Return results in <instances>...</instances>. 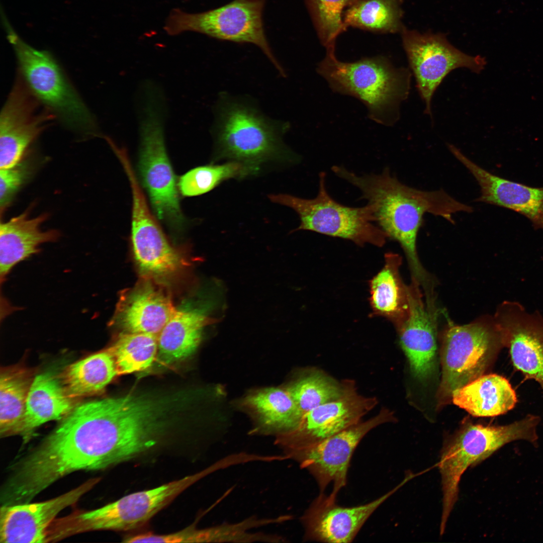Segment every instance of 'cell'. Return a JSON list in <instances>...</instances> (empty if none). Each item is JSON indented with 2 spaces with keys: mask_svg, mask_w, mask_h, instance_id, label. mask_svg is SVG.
Listing matches in <instances>:
<instances>
[{
  "mask_svg": "<svg viewBox=\"0 0 543 543\" xmlns=\"http://www.w3.org/2000/svg\"><path fill=\"white\" fill-rule=\"evenodd\" d=\"M149 428L127 396L75 406L45 439L18 463L5 483L15 503L31 502L54 483L78 471L113 467L145 452Z\"/></svg>",
  "mask_w": 543,
  "mask_h": 543,
  "instance_id": "6da1fadb",
  "label": "cell"
},
{
  "mask_svg": "<svg viewBox=\"0 0 543 543\" xmlns=\"http://www.w3.org/2000/svg\"><path fill=\"white\" fill-rule=\"evenodd\" d=\"M331 169L337 176L357 188L361 192V198L372 206L375 224L403 249L412 280L424 289L430 287V278L420 263L416 248L424 215L428 213L440 216L454 224V214L471 213L473 208L443 190L425 191L407 186L388 168L379 174L363 175L342 166L334 165Z\"/></svg>",
  "mask_w": 543,
  "mask_h": 543,
  "instance_id": "7a4b0ae2",
  "label": "cell"
},
{
  "mask_svg": "<svg viewBox=\"0 0 543 543\" xmlns=\"http://www.w3.org/2000/svg\"><path fill=\"white\" fill-rule=\"evenodd\" d=\"M140 143L138 179L159 221L173 232L183 231L187 221L180 203L178 179L165 140L167 105L163 89L148 87L139 94Z\"/></svg>",
  "mask_w": 543,
  "mask_h": 543,
  "instance_id": "3957f363",
  "label": "cell"
},
{
  "mask_svg": "<svg viewBox=\"0 0 543 543\" xmlns=\"http://www.w3.org/2000/svg\"><path fill=\"white\" fill-rule=\"evenodd\" d=\"M326 49L316 70L330 89L360 101L368 109L369 117L376 123L394 125L399 117L400 105L409 94V70L395 67L384 56L343 62L336 58L335 47Z\"/></svg>",
  "mask_w": 543,
  "mask_h": 543,
  "instance_id": "277c9868",
  "label": "cell"
},
{
  "mask_svg": "<svg viewBox=\"0 0 543 543\" xmlns=\"http://www.w3.org/2000/svg\"><path fill=\"white\" fill-rule=\"evenodd\" d=\"M215 113L214 159L239 162L254 175L269 161L293 157L282 140L289 125L265 117L248 101L221 95Z\"/></svg>",
  "mask_w": 543,
  "mask_h": 543,
  "instance_id": "5b68a950",
  "label": "cell"
},
{
  "mask_svg": "<svg viewBox=\"0 0 543 543\" xmlns=\"http://www.w3.org/2000/svg\"><path fill=\"white\" fill-rule=\"evenodd\" d=\"M537 416L529 415L503 426L469 424L444 442L438 467L441 475L442 509L440 533L443 534L448 517L458 499L459 484L465 472L484 461L505 444L516 440L535 443Z\"/></svg>",
  "mask_w": 543,
  "mask_h": 543,
  "instance_id": "8992f818",
  "label": "cell"
},
{
  "mask_svg": "<svg viewBox=\"0 0 543 543\" xmlns=\"http://www.w3.org/2000/svg\"><path fill=\"white\" fill-rule=\"evenodd\" d=\"M8 32L19 72L33 94L68 129L97 135L94 117L51 54L32 47L14 32Z\"/></svg>",
  "mask_w": 543,
  "mask_h": 543,
  "instance_id": "52a82bcc",
  "label": "cell"
},
{
  "mask_svg": "<svg viewBox=\"0 0 543 543\" xmlns=\"http://www.w3.org/2000/svg\"><path fill=\"white\" fill-rule=\"evenodd\" d=\"M220 469L214 463L195 474L158 487L134 492L100 508L75 511L61 518L66 537L97 530L126 531L148 521L179 494L206 476Z\"/></svg>",
  "mask_w": 543,
  "mask_h": 543,
  "instance_id": "ba28073f",
  "label": "cell"
},
{
  "mask_svg": "<svg viewBox=\"0 0 543 543\" xmlns=\"http://www.w3.org/2000/svg\"><path fill=\"white\" fill-rule=\"evenodd\" d=\"M501 346L494 316L462 325L449 323L442 337L439 398L444 402L451 399L454 391L483 375Z\"/></svg>",
  "mask_w": 543,
  "mask_h": 543,
  "instance_id": "9c48e42d",
  "label": "cell"
},
{
  "mask_svg": "<svg viewBox=\"0 0 543 543\" xmlns=\"http://www.w3.org/2000/svg\"><path fill=\"white\" fill-rule=\"evenodd\" d=\"M326 174L319 173L318 194L312 199L288 194H271L270 200L293 209L300 219L294 231L309 230L333 237L350 240L359 246L371 244L383 246L388 238L376 224L372 205L358 208L341 204L328 194Z\"/></svg>",
  "mask_w": 543,
  "mask_h": 543,
  "instance_id": "30bf717a",
  "label": "cell"
},
{
  "mask_svg": "<svg viewBox=\"0 0 543 543\" xmlns=\"http://www.w3.org/2000/svg\"><path fill=\"white\" fill-rule=\"evenodd\" d=\"M264 4V0H234L216 9L193 14L174 9L165 20L164 29L169 35L191 31L220 40L253 44L285 76L265 34L262 21Z\"/></svg>",
  "mask_w": 543,
  "mask_h": 543,
  "instance_id": "8fae6325",
  "label": "cell"
},
{
  "mask_svg": "<svg viewBox=\"0 0 543 543\" xmlns=\"http://www.w3.org/2000/svg\"><path fill=\"white\" fill-rule=\"evenodd\" d=\"M401 34L410 68L425 104V113L431 116L433 95L450 71L466 68L479 73L486 65L484 57L465 54L449 43L443 34L421 33L405 27Z\"/></svg>",
  "mask_w": 543,
  "mask_h": 543,
  "instance_id": "7c38bea8",
  "label": "cell"
},
{
  "mask_svg": "<svg viewBox=\"0 0 543 543\" xmlns=\"http://www.w3.org/2000/svg\"><path fill=\"white\" fill-rule=\"evenodd\" d=\"M122 166L132 192L131 240L137 263L141 271L153 278L173 274L186 261L170 244L150 209L131 160L124 159Z\"/></svg>",
  "mask_w": 543,
  "mask_h": 543,
  "instance_id": "4fadbf2b",
  "label": "cell"
},
{
  "mask_svg": "<svg viewBox=\"0 0 543 543\" xmlns=\"http://www.w3.org/2000/svg\"><path fill=\"white\" fill-rule=\"evenodd\" d=\"M377 403L376 398L358 394L354 383L346 381L340 397L304 414L293 431L277 437L275 442L288 459L291 455L358 423Z\"/></svg>",
  "mask_w": 543,
  "mask_h": 543,
  "instance_id": "5bb4252c",
  "label": "cell"
},
{
  "mask_svg": "<svg viewBox=\"0 0 543 543\" xmlns=\"http://www.w3.org/2000/svg\"><path fill=\"white\" fill-rule=\"evenodd\" d=\"M0 116V169L12 167L56 116L31 92L18 71Z\"/></svg>",
  "mask_w": 543,
  "mask_h": 543,
  "instance_id": "9a60e30c",
  "label": "cell"
},
{
  "mask_svg": "<svg viewBox=\"0 0 543 543\" xmlns=\"http://www.w3.org/2000/svg\"><path fill=\"white\" fill-rule=\"evenodd\" d=\"M394 420L392 412L383 408L373 418L345 429L310 448L295 452L288 459L296 461L310 473L320 492L331 484L333 488L330 493L337 496L346 485L350 460L360 440L373 428Z\"/></svg>",
  "mask_w": 543,
  "mask_h": 543,
  "instance_id": "2e32d148",
  "label": "cell"
},
{
  "mask_svg": "<svg viewBox=\"0 0 543 543\" xmlns=\"http://www.w3.org/2000/svg\"><path fill=\"white\" fill-rule=\"evenodd\" d=\"M494 316L514 367L543 389L542 316L537 311L528 312L518 302L506 301Z\"/></svg>",
  "mask_w": 543,
  "mask_h": 543,
  "instance_id": "e0dca14e",
  "label": "cell"
},
{
  "mask_svg": "<svg viewBox=\"0 0 543 543\" xmlns=\"http://www.w3.org/2000/svg\"><path fill=\"white\" fill-rule=\"evenodd\" d=\"M368 503L344 507L336 503V496L320 492L301 517L305 541L352 542L373 513L408 480Z\"/></svg>",
  "mask_w": 543,
  "mask_h": 543,
  "instance_id": "ac0fdd59",
  "label": "cell"
},
{
  "mask_svg": "<svg viewBox=\"0 0 543 543\" xmlns=\"http://www.w3.org/2000/svg\"><path fill=\"white\" fill-rule=\"evenodd\" d=\"M100 478H92L79 486L51 499L36 503L2 505L1 543L47 542V531L56 516L75 504L92 489Z\"/></svg>",
  "mask_w": 543,
  "mask_h": 543,
  "instance_id": "d6986e66",
  "label": "cell"
},
{
  "mask_svg": "<svg viewBox=\"0 0 543 543\" xmlns=\"http://www.w3.org/2000/svg\"><path fill=\"white\" fill-rule=\"evenodd\" d=\"M408 290L409 314L397 330L412 372L422 379L429 376L435 367L437 310L434 301L424 302L420 285L416 282L412 281Z\"/></svg>",
  "mask_w": 543,
  "mask_h": 543,
  "instance_id": "ffe728a7",
  "label": "cell"
},
{
  "mask_svg": "<svg viewBox=\"0 0 543 543\" xmlns=\"http://www.w3.org/2000/svg\"><path fill=\"white\" fill-rule=\"evenodd\" d=\"M447 146L478 183L481 194L477 202L516 212L528 218L535 229L543 230V187L528 186L494 174L474 162L455 146Z\"/></svg>",
  "mask_w": 543,
  "mask_h": 543,
  "instance_id": "44dd1931",
  "label": "cell"
},
{
  "mask_svg": "<svg viewBox=\"0 0 543 543\" xmlns=\"http://www.w3.org/2000/svg\"><path fill=\"white\" fill-rule=\"evenodd\" d=\"M175 309L169 292L148 278L121 297L113 322L124 332L158 336Z\"/></svg>",
  "mask_w": 543,
  "mask_h": 543,
  "instance_id": "7402d4cb",
  "label": "cell"
},
{
  "mask_svg": "<svg viewBox=\"0 0 543 543\" xmlns=\"http://www.w3.org/2000/svg\"><path fill=\"white\" fill-rule=\"evenodd\" d=\"M217 319L206 306L192 299L183 301L157 336L159 362L169 365L183 361L196 350L204 327Z\"/></svg>",
  "mask_w": 543,
  "mask_h": 543,
  "instance_id": "603a6c76",
  "label": "cell"
},
{
  "mask_svg": "<svg viewBox=\"0 0 543 543\" xmlns=\"http://www.w3.org/2000/svg\"><path fill=\"white\" fill-rule=\"evenodd\" d=\"M72 399L56 375L46 372L36 376L30 388L19 435L26 442L43 424L63 419L75 407Z\"/></svg>",
  "mask_w": 543,
  "mask_h": 543,
  "instance_id": "cb8c5ba5",
  "label": "cell"
},
{
  "mask_svg": "<svg viewBox=\"0 0 543 543\" xmlns=\"http://www.w3.org/2000/svg\"><path fill=\"white\" fill-rule=\"evenodd\" d=\"M28 212L13 217L0 225V276L5 278L20 261L35 254L39 246L54 241L59 233L56 230L42 231L40 227L46 214L31 218Z\"/></svg>",
  "mask_w": 543,
  "mask_h": 543,
  "instance_id": "d4e9b609",
  "label": "cell"
},
{
  "mask_svg": "<svg viewBox=\"0 0 543 543\" xmlns=\"http://www.w3.org/2000/svg\"><path fill=\"white\" fill-rule=\"evenodd\" d=\"M454 404L474 416L492 417L513 409L517 402L507 380L498 375H482L452 392Z\"/></svg>",
  "mask_w": 543,
  "mask_h": 543,
  "instance_id": "484cf974",
  "label": "cell"
},
{
  "mask_svg": "<svg viewBox=\"0 0 543 543\" xmlns=\"http://www.w3.org/2000/svg\"><path fill=\"white\" fill-rule=\"evenodd\" d=\"M401 260L397 254H386L384 266L370 284L373 314L387 318L397 329L405 321L409 310L408 286L399 273Z\"/></svg>",
  "mask_w": 543,
  "mask_h": 543,
  "instance_id": "4316f807",
  "label": "cell"
},
{
  "mask_svg": "<svg viewBox=\"0 0 543 543\" xmlns=\"http://www.w3.org/2000/svg\"><path fill=\"white\" fill-rule=\"evenodd\" d=\"M244 404L258 418L254 431L276 438L293 431L302 416L287 388L258 390L247 396Z\"/></svg>",
  "mask_w": 543,
  "mask_h": 543,
  "instance_id": "83f0119b",
  "label": "cell"
},
{
  "mask_svg": "<svg viewBox=\"0 0 543 543\" xmlns=\"http://www.w3.org/2000/svg\"><path fill=\"white\" fill-rule=\"evenodd\" d=\"M117 374L114 357L109 349L68 366L62 381L69 395L74 398L101 392Z\"/></svg>",
  "mask_w": 543,
  "mask_h": 543,
  "instance_id": "f1b7e54d",
  "label": "cell"
},
{
  "mask_svg": "<svg viewBox=\"0 0 543 543\" xmlns=\"http://www.w3.org/2000/svg\"><path fill=\"white\" fill-rule=\"evenodd\" d=\"M33 380L23 370L4 371L0 377V434H19Z\"/></svg>",
  "mask_w": 543,
  "mask_h": 543,
  "instance_id": "f546056e",
  "label": "cell"
},
{
  "mask_svg": "<svg viewBox=\"0 0 543 543\" xmlns=\"http://www.w3.org/2000/svg\"><path fill=\"white\" fill-rule=\"evenodd\" d=\"M402 0H358L344 11L343 21L352 27L373 32L395 33L404 27Z\"/></svg>",
  "mask_w": 543,
  "mask_h": 543,
  "instance_id": "4dcf8cb0",
  "label": "cell"
},
{
  "mask_svg": "<svg viewBox=\"0 0 543 543\" xmlns=\"http://www.w3.org/2000/svg\"><path fill=\"white\" fill-rule=\"evenodd\" d=\"M157 336L145 333H121L109 349L118 374L140 371L151 366L157 357Z\"/></svg>",
  "mask_w": 543,
  "mask_h": 543,
  "instance_id": "1f68e13d",
  "label": "cell"
},
{
  "mask_svg": "<svg viewBox=\"0 0 543 543\" xmlns=\"http://www.w3.org/2000/svg\"><path fill=\"white\" fill-rule=\"evenodd\" d=\"M251 175L246 167L237 162L205 165L190 169L181 175L178 179V188L183 197H195L210 192L227 179Z\"/></svg>",
  "mask_w": 543,
  "mask_h": 543,
  "instance_id": "d6a6232c",
  "label": "cell"
},
{
  "mask_svg": "<svg viewBox=\"0 0 543 543\" xmlns=\"http://www.w3.org/2000/svg\"><path fill=\"white\" fill-rule=\"evenodd\" d=\"M304 1L321 44L326 49L335 47L336 38L346 30L344 9L358 0Z\"/></svg>",
  "mask_w": 543,
  "mask_h": 543,
  "instance_id": "836d02e7",
  "label": "cell"
},
{
  "mask_svg": "<svg viewBox=\"0 0 543 543\" xmlns=\"http://www.w3.org/2000/svg\"><path fill=\"white\" fill-rule=\"evenodd\" d=\"M302 416L308 411L340 397L344 384L339 385L320 374H312L287 387Z\"/></svg>",
  "mask_w": 543,
  "mask_h": 543,
  "instance_id": "e575fe53",
  "label": "cell"
},
{
  "mask_svg": "<svg viewBox=\"0 0 543 543\" xmlns=\"http://www.w3.org/2000/svg\"><path fill=\"white\" fill-rule=\"evenodd\" d=\"M30 173V167L26 162L0 170V207L4 211Z\"/></svg>",
  "mask_w": 543,
  "mask_h": 543,
  "instance_id": "d590c367",
  "label": "cell"
}]
</instances>
